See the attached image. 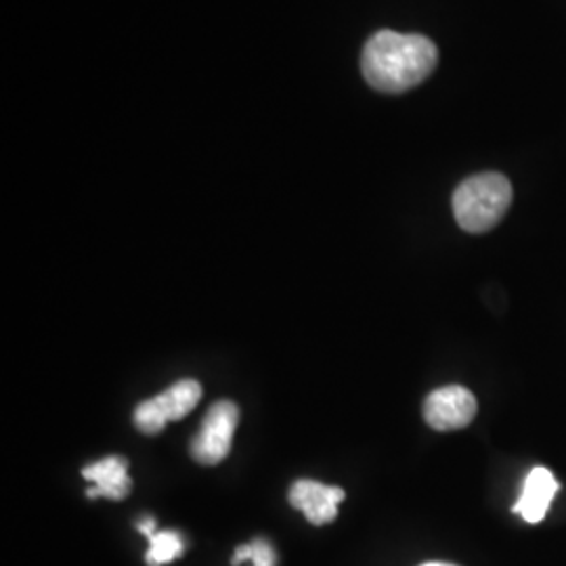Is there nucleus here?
<instances>
[{"mask_svg": "<svg viewBox=\"0 0 566 566\" xmlns=\"http://www.w3.org/2000/svg\"><path fill=\"white\" fill-rule=\"evenodd\" d=\"M437 63L439 51L430 39L380 30L365 44L361 72L371 88L397 95L422 84Z\"/></svg>", "mask_w": 566, "mask_h": 566, "instance_id": "f257e3e1", "label": "nucleus"}, {"mask_svg": "<svg viewBox=\"0 0 566 566\" xmlns=\"http://www.w3.org/2000/svg\"><path fill=\"white\" fill-rule=\"evenodd\" d=\"M512 185L500 172H481L458 185L453 217L468 233H486L502 223L512 206Z\"/></svg>", "mask_w": 566, "mask_h": 566, "instance_id": "f03ea898", "label": "nucleus"}, {"mask_svg": "<svg viewBox=\"0 0 566 566\" xmlns=\"http://www.w3.org/2000/svg\"><path fill=\"white\" fill-rule=\"evenodd\" d=\"M202 399V386L196 380H179L177 385L166 388L163 395L147 399L137 405L133 420L143 434L154 437L160 434L168 422L182 420L187 413L196 409Z\"/></svg>", "mask_w": 566, "mask_h": 566, "instance_id": "7ed1b4c3", "label": "nucleus"}, {"mask_svg": "<svg viewBox=\"0 0 566 566\" xmlns=\"http://www.w3.org/2000/svg\"><path fill=\"white\" fill-rule=\"evenodd\" d=\"M238 422V405L231 401H217L210 405L200 430L191 439V458L202 465L221 464L231 451Z\"/></svg>", "mask_w": 566, "mask_h": 566, "instance_id": "20e7f679", "label": "nucleus"}, {"mask_svg": "<svg viewBox=\"0 0 566 566\" xmlns=\"http://www.w3.org/2000/svg\"><path fill=\"white\" fill-rule=\"evenodd\" d=\"M476 397L464 386H441L424 401L426 424L441 432L460 430L476 418Z\"/></svg>", "mask_w": 566, "mask_h": 566, "instance_id": "39448f33", "label": "nucleus"}, {"mask_svg": "<svg viewBox=\"0 0 566 566\" xmlns=\"http://www.w3.org/2000/svg\"><path fill=\"white\" fill-rule=\"evenodd\" d=\"M346 493L340 486L324 485L311 479L296 481L290 489V504L301 510L304 518L315 526L329 525L338 516V506Z\"/></svg>", "mask_w": 566, "mask_h": 566, "instance_id": "423d86ee", "label": "nucleus"}, {"mask_svg": "<svg viewBox=\"0 0 566 566\" xmlns=\"http://www.w3.org/2000/svg\"><path fill=\"white\" fill-rule=\"evenodd\" d=\"M82 476L93 483V486L86 491L91 500L105 497L112 502H120L124 497H128L133 489V481L128 476V462L120 455H107L99 462L86 465L82 470Z\"/></svg>", "mask_w": 566, "mask_h": 566, "instance_id": "0eeeda50", "label": "nucleus"}, {"mask_svg": "<svg viewBox=\"0 0 566 566\" xmlns=\"http://www.w3.org/2000/svg\"><path fill=\"white\" fill-rule=\"evenodd\" d=\"M558 481L554 479V474L547 468H533L526 474L525 485H523V493L516 502V506L512 507L516 514H521L526 523L537 525L546 518L547 510L552 500L558 493Z\"/></svg>", "mask_w": 566, "mask_h": 566, "instance_id": "6e6552de", "label": "nucleus"}, {"mask_svg": "<svg viewBox=\"0 0 566 566\" xmlns=\"http://www.w3.org/2000/svg\"><path fill=\"white\" fill-rule=\"evenodd\" d=\"M149 539V547L145 554V563L147 566L170 565L172 560H177L185 549L181 533L166 528V531H156Z\"/></svg>", "mask_w": 566, "mask_h": 566, "instance_id": "1a4fd4ad", "label": "nucleus"}, {"mask_svg": "<svg viewBox=\"0 0 566 566\" xmlns=\"http://www.w3.org/2000/svg\"><path fill=\"white\" fill-rule=\"evenodd\" d=\"M242 563H252V566H277V552L269 539L256 537L250 544L235 547L231 565L240 566Z\"/></svg>", "mask_w": 566, "mask_h": 566, "instance_id": "9d476101", "label": "nucleus"}, {"mask_svg": "<svg viewBox=\"0 0 566 566\" xmlns=\"http://www.w3.org/2000/svg\"><path fill=\"white\" fill-rule=\"evenodd\" d=\"M139 531H142L145 537H151L158 531V525H156V521L151 516H145L142 523H139Z\"/></svg>", "mask_w": 566, "mask_h": 566, "instance_id": "9b49d317", "label": "nucleus"}, {"mask_svg": "<svg viewBox=\"0 0 566 566\" xmlns=\"http://www.w3.org/2000/svg\"><path fill=\"white\" fill-rule=\"evenodd\" d=\"M422 566H455V565H449V563H426V565Z\"/></svg>", "mask_w": 566, "mask_h": 566, "instance_id": "f8f14e48", "label": "nucleus"}]
</instances>
